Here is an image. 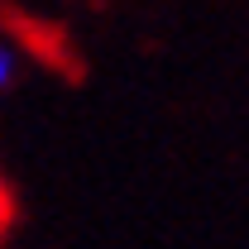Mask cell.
Segmentation results:
<instances>
[{
    "label": "cell",
    "instance_id": "obj_1",
    "mask_svg": "<svg viewBox=\"0 0 249 249\" xmlns=\"http://www.w3.org/2000/svg\"><path fill=\"white\" fill-rule=\"evenodd\" d=\"M15 77H19V48L10 38H0V96L15 87Z\"/></svg>",
    "mask_w": 249,
    "mask_h": 249
}]
</instances>
